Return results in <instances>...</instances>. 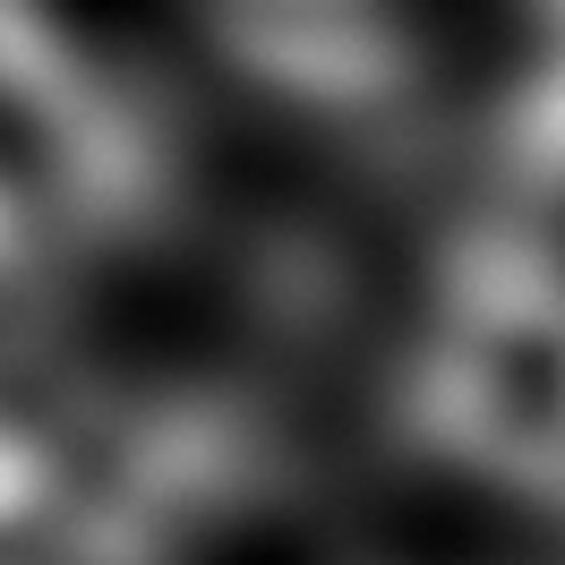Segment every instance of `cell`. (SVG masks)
<instances>
[{
  "instance_id": "1",
  "label": "cell",
  "mask_w": 565,
  "mask_h": 565,
  "mask_svg": "<svg viewBox=\"0 0 565 565\" xmlns=\"http://www.w3.org/2000/svg\"><path fill=\"white\" fill-rule=\"evenodd\" d=\"M403 403L446 462L565 505V266L480 232L437 291Z\"/></svg>"
}]
</instances>
